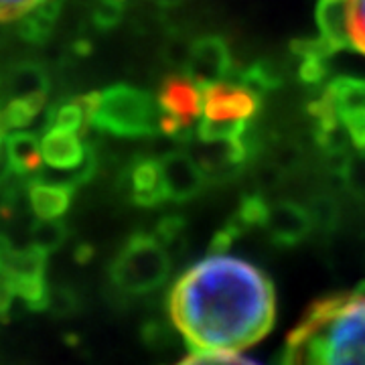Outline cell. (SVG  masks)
Masks as SVG:
<instances>
[{
    "instance_id": "cell-20",
    "label": "cell",
    "mask_w": 365,
    "mask_h": 365,
    "mask_svg": "<svg viewBox=\"0 0 365 365\" xmlns=\"http://www.w3.org/2000/svg\"><path fill=\"white\" fill-rule=\"evenodd\" d=\"M339 175L349 193L365 199V150H357L355 155H345L341 158Z\"/></svg>"
},
{
    "instance_id": "cell-3",
    "label": "cell",
    "mask_w": 365,
    "mask_h": 365,
    "mask_svg": "<svg viewBox=\"0 0 365 365\" xmlns=\"http://www.w3.org/2000/svg\"><path fill=\"white\" fill-rule=\"evenodd\" d=\"M173 272V252L157 234L130 235L110 264V280L118 292L144 297L157 292Z\"/></svg>"
},
{
    "instance_id": "cell-10",
    "label": "cell",
    "mask_w": 365,
    "mask_h": 365,
    "mask_svg": "<svg viewBox=\"0 0 365 365\" xmlns=\"http://www.w3.org/2000/svg\"><path fill=\"white\" fill-rule=\"evenodd\" d=\"M185 73L201 88L234 76V57L227 41L220 35H203L189 45L185 59Z\"/></svg>"
},
{
    "instance_id": "cell-13",
    "label": "cell",
    "mask_w": 365,
    "mask_h": 365,
    "mask_svg": "<svg viewBox=\"0 0 365 365\" xmlns=\"http://www.w3.org/2000/svg\"><path fill=\"white\" fill-rule=\"evenodd\" d=\"M128 195L138 207H158L167 201L163 170L158 158L143 157L134 160L126 175Z\"/></svg>"
},
{
    "instance_id": "cell-6",
    "label": "cell",
    "mask_w": 365,
    "mask_h": 365,
    "mask_svg": "<svg viewBox=\"0 0 365 365\" xmlns=\"http://www.w3.org/2000/svg\"><path fill=\"white\" fill-rule=\"evenodd\" d=\"M0 262L14 299H21L26 307L35 311L49 307L51 294L45 278L47 254L43 250L35 246L26 250H11L4 246L0 250Z\"/></svg>"
},
{
    "instance_id": "cell-18",
    "label": "cell",
    "mask_w": 365,
    "mask_h": 365,
    "mask_svg": "<svg viewBox=\"0 0 365 365\" xmlns=\"http://www.w3.org/2000/svg\"><path fill=\"white\" fill-rule=\"evenodd\" d=\"M234 78L242 83L250 86L252 90L258 93H266V91H274L276 88L282 86V73L278 66H274L272 61H254L248 66L235 67Z\"/></svg>"
},
{
    "instance_id": "cell-9",
    "label": "cell",
    "mask_w": 365,
    "mask_h": 365,
    "mask_svg": "<svg viewBox=\"0 0 365 365\" xmlns=\"http://www.w3.org/2000/svg\"><path fill=\"white\" fill-rule=\"evenodd\" d=\"M41 153L43 163L51 169L76 173L73 182L90 177L93 169V155L81 140V132L51 126L41 138Z\"/></svg>"
},
{
    "instance_id": "cell-7",
    "label": "cell",
    "mask_w": 365,
    "mask_h": 365,
    "mask_svg": "<svg viewBox=\"0 0 365 365\" xmlns=\"http://www.w3.org/2000/svg\"><path fill=\"white\" fill-rule=\"evenodd\" d=\"M317 26L333 51L365 57V0H319Z\"/></svg>"
},
{
    "instance_id": "cell-15",
    "label": "cell",
    "mask_w": 365,
    "mask_h": 365,
    "mask_svg": "<svg viewBox=\"0 0 365 365\" xmlns=\"http://www.w3.org/2000/svg\"><path fill=\"white\" fill-rule=\"evenodd\" d=\"M323 91L333 106L339 124L365 116V78L339 76L331 79Z\"/></svg>"
},
{
    "instance_id": "cell-26",
    "label": "cell",
    "mask_w": 365,
    "mask_h": 365,
    "mask_svg": "<svg viewBox=\"0 0 365 365\" xmlns=\"http://www.w3.org/2000/svg\"><path fill=\"white\" fill-rule=\"evenodd\" d=\"M6 124H4V120H2V114H0V157H2V148H4V143H6Z\"/></svg>"
},
{
    "instance_id": "cell-21",
    "label": "cell",
    "mask_w": 365,
    "mask_h": 365,
    "mask_svg": "<svg viewBox=\"0 0 365 365\" xmlns=\"http://www.w3.org/2000/svg\"><path fill=\"white\" fill-rule=\"evenodd\" d=\"M175 365H260L248 357H242L234 351H215V353H191L189 357L181 359Z\"/></svg>"
},
{
    "instance_id": "cell-5",
    "label": "cell",
    "mask_w": 365,
    "mask_h": 365,
    "mask_svg": "<svg viewBox=\"0 0 365 365\" xmlns=\"http://www.w3.org/2000/svg\"><path fill=\"white\" fill-rule=\"evenodd\" d=\"M160 132L175 140L189 143L195 134L197 116L203 112L201 86L187 73H173L158 88Z\"/></svg>"
},
{
    "instance_id": "cell-27",
    "label": "cell",
    "mask_w": 365,
    "mask_h": 365,
    "mask_svg": "<svg viewBox=\"0 0 365 365\" xmlns=\"http://www.w3.org/2000/svg\"><path fill=\"white\" fill-rule=\"evenodd\" d=\"M106 2H110V4H116V6H120V9H122V6H124L128 0H106Z\"/></svg>"
},
{
    "instance_id": "cell-14",
    "label": "cell",
    "mask_w": 365,
    "mask_h": 365,
    "mask_svg": "<svg viewBox=\"0 0 365 365\" xmlns=\"http://www.w3.org/2000/svg\"><path fill=\"white\" fill-rule=\"evenodd\" d=\"M290 51L297 57V76L307 86L325 83L331 76V57L335 51L321 39H297L292 41Z\"/></svg>"
},
{
    "instance_id": "cell-11",
    "label": "cell",
    "mask_w": 365,
    "mask_h": 365,
    "mask_svg": "<svg viewBox=\"0 0 365 365\" xmlns=\"http://www.w3.org/2000/svg\"><path fill=\"white\" fill-rule=\"evenodd\" d=\"M314 227L313 211L300 205L297 201H276L270 203L264 213L262 230L272 240L276 246L292 248L302 244Z\"/></svg>"
},
{
    "instance_id": "cell-8",
    "label": "cell",
    "mask_w": 365,
    "mask_h": 365,
    "mask_svg": "<svg viewBox=\"0 0 365 365\" xmlns=\"http://www.w3.org/2000/svg\"><path fill=\"white\" fill-rule=\"evenodd\" d=\"M203 91V118L211 126H242L250 124L260 112L262 93L242 81H215L201 88Z\"/></svg>"
},
{
    "instance_id": "cell-2",
    "label": "cell",
    "mask_w": 365,
    "mask_h": 365,
    "mask_svg": "<svg viewBox=\"0 0 365 365\" xmlns=\"http://www.w3.org/2000/svg\"><path fill=\"white\" fill-rule=\"evenodd\" d=\"M278 365H365V282L314 300L288 333Z\"/></svg>"
},
{
    "instance_id": "cell-22",
    "label": "cell",
    "mask_w": 365,
    "mask_h": 365,
    "mask_svg": "<svg viewBox=\"0 0 365 365\" xmlns=\"http://www.w3.org/2000/svg\"><path fill=\"white\" fill-rule=\"evenodd\" d=\"M61 242H63L61 223H57V220H41V225L35 230L33 246L43 250L45 254H49L51 250L59 248Z\"/></svg>"
},
{
    "instance_id": "cell-17",
    "label": "cell",
    "mask_w": 365,
    "mask_h": 365,
    "mask_svg": "<svg viewBox=\"0 0 365 365\" xmlns=\"http://www.w3.org/2000/svg\"><path fill=\"white\" fill-rule=\"evenodd\" d=\"M4 155L9 158L11 167L21 175L37 170L41 163H43L41 140H37L33 134L23 130H14L11 136H6Z\"/></svg>"
},
{
    "instance_id": "cell-1",
    "label": "cell",
    "mask_w": 365,
    "mask_h": 365,
    "mask_svg": "<svg viewBox=\"0 0 365 365\" xmlns=\"http://www.w3.org/2000/svg\"><path fill=\"white\" fill-rule=\"evenodd\" d=\"M167 307L191 353H237L272 331L276 290L252 262L213 252L175 280Z\"/></svg>"
},
{
    "instance_id": "cell-25",
    "label": "cell",
    "mask_w": 365,
    "mask_h": 365,
    "mask_svg": "<svg viewBox=\"0 0 365 365\" xmlns=\"http://www.w3.org/2000/svg\"><path fill=\"white\" fill-rule=\"evenodd\" d=\"M14 294L9 282H6V276H4V268H2V262H0V319H4L6 313L11 311L13 307Z\"/></svg>"
},
{
    "instance_id": "cell-12",
    "label": "cell",
    "mask_w": 365,
    "mask_h": 365,
    "mask_svg": "<svg viewBox=\"0 0 365 365\" xmlns=\"http://www.w3.org/2000/svg\"><path fill=\"white\" fill-rule=\"evenodd\" d=\"M158 160H160V170H163V185H165L167 201L187 203L205 189L209 177L193 155L185 150H170Z\"/></svg>"
},
{
    "instance_id": "cell-19",
    "label": "cell",
    "mask_w": 365,
    "mask_h": 365,
    "mask_svg": "<svg viewBox=\"0 0 365 365\" xmlns=\"http://www.w3.org/2000/svg\"><path fill=\"white\" fill-rule=\"evenodd\" d=\"M45 96H23V98H11L9 104L0 112L9 126V130H21L31 124V120L37 116L43 108Z\"/></svg>"
},
{
    "instance_id": "cell-23",
    "label": "cell",
    "mask_w": 365,
    "mask_h": 365,
    "mask_svg": "<svg viewBox=\"0 0 365 365\" xmlns=\"http://www.w3.org/2000/svg\"><path fill=\"white\" fill-rule=\"evenodd\" d=\"M43 0H0V23L23 21Z\"/></svg>"
},
{
    "instance_id": "cell-16",
    "label": "cell",
    "mask_w": 365,
    "mask_h": 365,
    "mask_svg": "<svg viewBox=\"0 0 365 365\" xmlns=\"http://www.w3.org/2000/svg\"><path fill=\"white\" fill-rule=\"evenodd\" d=\"M71 193V185L66 182H35L29 199L39 220H59L69 209Z\"/></svg>"
},
{
    "instance_id": "cell-4",
    "label": "cell",
    "mask_w": 365,
    "mask_h": 365,
    "mask_svg": "<svg viewBox=\"0 0 365 365\" xmlns=\"http://www.w3.org/2000/svg\"><path fill=\"white\" fill-rule=\"evenodd\" d=\"M91 126L122 138H146L160 132L158 102L132 86H112L98 91Z\"/></svg>"
},
{
    "instance_id": "cell-24",
    "label": "cell",
    "mask_w": 365,
    "mask_h": 365,
    "mask_svg": "<svg viewBox=\"0 0 365 365\" xmlns=\"http://www.w3.org/2000/svg\"><path fill=\"white\" fill-rule=\"evenodd\" d=\"M144 343L153 349H167L170 347V341H173V335H170V329L165 323L160 321H150L144 325Z\"/></svg>"
}]
</instances>
